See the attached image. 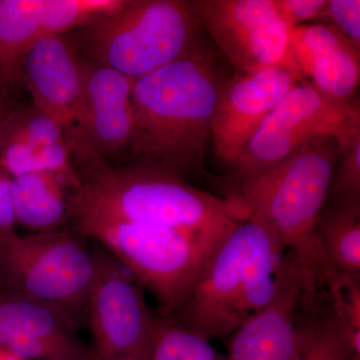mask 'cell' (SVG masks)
I'll return each mask as SVG.
<instances>
[{
  "mask_svg": "<svg viewBox=\"0 0 360 360\" xmlns=\"http://www.w3.org/2000/svg\"><path fill=\"white\" fill-rule=\"evenodd\" d=\"M315 232L331 266L360 278V200H328Z\"/></svg>",
  "mask_w": 360,
  "mask_h": 360,
  "instance_id": "20",
  "label": "cell"
},
{
  "mask_svg": "<svg viewBox=\"0 0 360 360\" xmlns=\"http://www.w3.org/2000/svg\"><path fill=\"white\" fill-rule=\"evenodd\" d=\"M340 155L335 139L311 142L229 195L240 201L248 219L264 225L321 284L338 272L324 255L315 229L328 203Z\"/></svg>",
  "mask_w": 360,
  "mask_h": 360,
  "instance_id": "3",
  "label": "cell"
},
{
  "mask_svg": "<svg viewBox=\"0 0 360 360\" xmlns=\"http://www.w3.org/2000/svg\"><path fill=\"white\" fill-rule=\"evenodd\" d=\"M302 82V75L283 66L236 72L226 78L212 130L220 160L232 165L277 104Z\"/></svg>",
  "mask_w": 360,
  "mask_h": 360,
  "instance_id": "11",
  "label": "cell"
},
{
  "mask_svg": "<svg viewBox=\"0 0 360 360\" xmlns=\"http://www.w3.org/2000/svg\"><path fill=\"white\" fill-rule=\"evenodd\" d=\"M16 225L11 177L0 169V240L15 236Z\"/></svg>",
  "mask_w": 360,
  "mask_h": 360,
  "instance_id": "27",
  "label": "cell"
},
{
  "mask_svg": "<svg viewBox=\"0 0 360 360\" xmlns=\"http://www.w3.org/2000/svg\"><path fill=\"white\" fill-rule=\"evenodd\" d=\"M359 134L357 101H336L304 80L281 99L232 163L238 186L311 142L335 139L341 151Z\"/></svg>",
  "mask_w": 360,
  "mask_h": 360,
  "instance_id": "8",
  "label": "cell"
},
{
  "mask_svg": "<svg viewBox=\"0 0 360 360\" xmlns=\"http://www.w3.org/2000/svg\"><path fill=\"white\" fill-rule=\"evenodd\" d=\"M189 6L236 72L283 66L302 75L291 54L292 30L274 0H193Z\"/></svg>",
  "mask_w": 360,
  "mask_h": 360,
  "instance_id": "10",
  "label": "cell"
},
{
  "mask_svg": "<svg viewBox=\"0 0 360 360\" xmlns=\"http://www.w3.org/2000/svg\"><path fill=\"white\" fill-rule=\"evenodd\" d=\"M90 251L94 278L86 323L98 360H149L156 314L148 309L141 286L103 246L91 243Z\"/></svg>",
  "mask_w": 360,
  "mask_h": 360,
  "instance_id": "9",
  "label": "cell"
},
{
  "mask_svg": "<svg viewBox=\"0 0 360 360\" xmlns=\"http://www.w3.org/2000/svg\"><path fill=\"white\" fill-rule=\"evenodd\" d=\"M284 21L291 30L317 21L328 0H274Z\"/></svg>",
  "mask_w": 360,
  "mask_h": 360,
  "instance_id": "26",
  "label": "cell"
},
{
  "mask_svg": "<svg viewBox=\"0 0 360 360\" xmlns=\"http://www.w3.org/2000/svg\"><path fill=\"white\" fill-rule=\"evenodd\" d=\"M0 360H25L20 359V357L16 356L15 354H11V352H7L6 349L0 348Z\"/></svg>",
  "mask_w": 360,
  "mask_h": 360,
  "instance_id": "28",
  "label": "cell"
},
{
  "mask_svg": "<svg viewBox=\"0 0 360 360\" xmlns=\"http://www.w3.org/2000/svg\"><path fill=\"white\" fill-rule=\"evenodd\" d=\"M149 360H229L210 340L172 317L156 315Z\"/></svg>",
  "mask_w": 360,
  "mask_h": 360,
  "instance_id": "21",
  "label": "cell"
},
{
  "mask_svg": "<svg viewBox=\"0 0 360 360\" xmlns=\"http://www.w3.org/2000/svg\"><path fill=\"white\" fill-rule=\"evenodd\" d=\"M295 360H354L326 288L319 284L307 283L305 288Z\"/></svg>",
  "mask_w": 360,
  "mask_h": 360,
  "instance_id": "19",
  "label": "cell"
},
{
  "mask_svg": "<svg viewBox=\"0 0 360 360\" xmlns=\"http://www.w3.org/2000/svg\"><path fill=\"white\" fill-rule=\"evenodd\" d=\"M82 184L68 193L70 215L94 212L194 232L222 241L248 219L240 201L196 188L180 175L139 163L112 167L82 130L68 137Z\"/></svg>",
  "mask_w": 360,
  "mask_h": 360,
  "instance_id": "1",
  "label": "cell"
},
{
  "mask_svg": "<svg viewBox=\"0 0 360 360\" xmlns=\"http://www.w3.org/2000/svg\"><path fill=\"white\" fill-rule=\"evenodd\" d=\"M309 276L290 253L285 255L274 300L232 333L227 359H295L303 295Z\"/></svg>",
  "mask_w": 360,
  "mask_h": 360,
  "instance_id": "12",
  "label": "cell"
},
{
  "mask_svg": "<svg viewBox=\"0 0 360 360\" xmlns=\"http://www.w3.org/2000/svg\"><path fill=\"white\" fill-rule=\"evenodd\" d=\"M134 78L84 58V85L78 129L101 155L129 146L134 129Z\"/></svg>",
  "mask_w": 360,
  "mask_h": 360,
  "instance_id": "15",
  "label": "cell"
},
{
  "mask_svg": "<svg viewBox=\"0 0 360 360\" xmlns=\"http://www.w3.org/2000/svg\"><path fill=\"white\" fill-rule=\"evenodd\" d=\"M41 0L0 1V96L23 82V61L42 39Z\"/></svg>",
  "mask_w": 360,
  "mask_h": 360,
  "instance_id": "18",
  "label": "cell"
},
{
  "mask_svg": "<svg viewBox=\"0 0 360 360\" xmlns=\"http://www.w3.org/2000/svg\"><path fill=\"white\" fill-rule=\"evenodd\" d=\"M290 49L303 79L336 101L354 103L360 82V49L333 26L291 30Z\"/></svg>",
  "mask_w": 360,
  "mask_h": 360,
  "instance_id": "16",
  "label": "cell"
},
{
  "mask_svg": "<svg viewBox=\"0 0 360 360\" xmlns=\"http://www.w3.org/2000/svg\"><path fill=\"white\" fill-rule=\"evenodd\" d=\"M77 322L58 307L0 300V348L25 360H98L80 340Z\"/></svg>",
  "mask_w": 360,
  "mask_h": 360,
  "instance_id": "13",
  "label": "cell"
},
{
  "mask_svg": "<svg viewBox=\"0 0 360 360\" xmlns=\"http://www.w3.org/2000/svg\"><path fill=\"white\" fill-rule=\"evenodd\" d=\"M360 200V134L341 149L328 200Z\"/></svg>",
  "mask_w": 360,
  "mask_h": 360,
  "instance_id": "24",
  "label": "cell"
},
{
  "mask_svg": "<svg viewBox=\"0 0 360 360\" xmlns=\"http://www.w3.org/2000/svg\"><path fill=\"white\" fill-rule=\"evenodd\" d=\"M317 21L333 26L360 49L359 0H328Z\"/></svg>",
  "mask_w": 360,
  "mask_h": 360,
  "instance_id": "25",
  "label": "cell"
},
{
  "mask_svg": "<svg viewBox=\"0 0 360 360\" xmlns=\"http://www.w3.org/2000/svg\"><path fill=\"white\" fill-rule=\"evenodd\" d=\"M284 253L264 225L240 222L217 246L172 319L207 340L229 338L274 300Z\"/></svg>",
  "mask_w": 360,
  "mask_h": 360,
  "instance_id": "4",
  "label": "cell"
},
{
  "mask_svg": "<svg viewBox=\"0 0 360 360\" xmlns=\"http://www.w3.org/2000/svg\"><path fill=\"white\" fill-rule=\"evenodd\" d=\"M200 28L189 1L125 0L82 30L90 60L136 79L200 49Z\"/></svg>",
  "mask_w": 360,
  "mask_h": 360,
  "instance_id": "6",
  "label": "cell"
},
{
  "mask_svg": "<svg viewBox=\"0 0 360 360\" xmlns=\"http://www.w3.org/2000/svg\"><path fill=\"white\" fill-rule=\"evenodd\" d=\"M125 0H41L42 37L65 35L115 13Z\"/></svg>",
  "mask_w": 360,
  "mask_h": 360,
  "instance_id": "22",
  "label": "cell"
},
{
  "mask_svg": "<svg viewBox=\"0 0 360 360\" xmlns=\"http://www.w3.org/2000/svg\"><path fill=\"white\" fill-rule=\"evenodd\" d=\"M94 278L89 238L70 226L0 240V300L44 303L86 323Z\"/></svg>",
  "mask_w": 360,
  "mask_h": 360,
  "instance_id": "7",
  "label": "cell"
},
{
  "mask_svg": "<svg viewBox=\"0 0 360 360\" xmlns=\"http://www.w3.org/2000/svg\"><path fill=\"white\" fill-rule=\"evenodd\" d=\"M110 360H142L139 359H135V357H120V359H115Z\"/></svg>",
  "mask_w": 360,
  "mask_h": 360,
  "instance_id": "29",
  "label": "cell"
},
{
  "mask_svg": "<svg viewBox=\"0 0 360 360\" xmlns=\"http://www.w3.org/2000/svg\"><path fill=\"white\" fill-rule=\"evenodd\" d=\"M0 1H1V0H0Z\"/></svg>",
  "mask_w": 360,
  "mask_h": 360,
  "instance_id": "30",
  "label": "cell"
},
{
  "mask_svg": "<svg viewBox=\"0 0 360 360\" xmlns=\"http://www.w3.org/2000/svg\"><path fill=\"white\" fill-rule=\"evenodd\" d=\"M22 77L34 108L58 122L65 134L78 127L84 58L77 45L65 35L42 37L26 56Z\"/></svg>",
  "mask_w": 360,
  "mask_h": 360,
  "instance_id": "14",
  "label": "cell"
},
{
  "mask_svg": "<svg viewBox=\"0 0 360 360\" xmlns=\"http://www.w3.org/2000/svg\"><path fill=\"white\" fill-rule=\"evenodd\" d=\"M70 226L116 258L160 305L161 316L179 312L221 241L194 232L94 212L70 217Z\"/></svg>",
  "mask_w": 360,
  "mask_h": 360,
  "instance_id": "5",
  "label": "cell"
},
{
  "mask_svg": "<svg viewBox=\"0 0 360 360\" xmlns=\"http://www.w3.org/2000/svg\"><path fill=\"white\" fill-rule=\"evenodd\" d=\"M225 80L202 47L134 79V155L182 177L202 169Z\"/></svg>",
  "mask_w": 360,
  "mask_h": 360,
  "instance_id": "2",
  "label": "cell"
},
{
  "mask_svg": "<svg viewBox=\"0 0 360 360\" xmlns=\"http://www.w3.org/2000/svg\"><path fill=\"white\" fill-rule=\"evenodd\" d=\"M16 224L30 233L60 231L70 226V189L56 174L32 172L11 179Z\"/></svg>",
  "mask_w": 360,
  "mask_h": 360,
  "instance_id": "17",
  "label": "cell"
},
{
  "mask_svg": "<svg viewBox=\"0 0 360 360\" xmlns=\"http://www.w3.org/2000/svg\"><path fill=\"white\" fill-rule=\"evenodd\" d=\"M0 127L18 135L34 148L66 141L63 127L34 106L13 111L0 123Z\"/></svg>",
  "mask_w": 360,
  "mask_h": 360,
  "instance_id": "23",
  "label": "cell"
}]
</instances>
